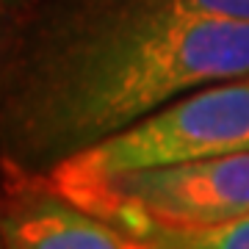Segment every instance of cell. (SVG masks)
Segmentation results:
<instances>
[{
	"mask_svg": "<svg viewBox=\"0 0 249 249\" xmlns=\"http://www.w3.org/2000/svg\"><path fill=\"white\" fill-rule=\"evenodd\" d=\"M50 191L136 238L150 230L205 227L249 211V150Z\"/></svg>",
	"mask_w": 249,
	"mask_h": 249,
	"instance_id": "obj_3",
	"label": "cell"
},
{
	"mask_svg": "<svg viewBox=\"0 0 249 249\" xmlns=\"http://www.w3.org/2000/svg\"><path fill=\"white\" fill-rule=\"evenodd\" d=\"M155 6L163 11H178V14L249 22V0H155Z\"/></svg>",
	"mask_w": 249,
	"mask_h": 249,
	"instance_id": "obj_6",
	"label": "cell"
},
{
	"mask_svg": "<svg viewBox=\"0 0 249 249\" xmlns=\"http://www.w3.org/2000/svg\"><path fill=\"white\" fill-rule=\"evenodd\" d=\"M0 249H3V238H0Z\"/></svg>",
	"mask_w": 249,
	"mask_h": 249,
	"instance_id": "obj_7",
	"label": "cell"
},
{
	"mask_svg": "<svg viewBox=\"0 0 249 249\" xmlns=\"http://www.w3.org/2000/svg\"><path fill=\"white\" fill-rule=\"evenodd\" d=\"M142 241L152 249H249V211L205 227L150 230Z\"/></svg>",
	"mask_w": 249,
	"mask_h": 249,
	"instance_id": "obj_5",
	"label": "cell"
},
{
	"mask_svg": "<svg viewBox=\"0 0 249 249\" xmlns=\"http://www.w3.org/2000/svg\"><path fill=\"white\" fill-rule=\"evenodd\" d=\"M3 249H152L50 188H22L0 213Z\"/></svg>",
	"mask_w": 249,
	"mask_h": 249,
	"instance_id": "obj_4",
	"label": "cell"
},
{
	"mask_svg": "<svg viewBox=\"0 0 249 249\" xmlns=\"http://www.w3.org/2000/svg\"><path fill=\"white\" fill-rule=\"evenodd\" d=\"M249 75V22L100 9L0 61V166L42 178L175 97Z\"/></svg>",
	"mask_w": 249,
	"mask_h": 249,
	"instance_id": "obj_1",
	"label": "cell"
},
{
	"mask_svg": "<svg viewBox=\"0 0 249 249\" xmlns=\"http://www.w3.org/2000/svg\"><path fill=\"white\" fill-rule=\"evenodd\" d=\"M249 150V75L186 91L36 178L50 188Z\"/></svg>",
	"mask_w": 249,
	"mask_h": 249,
	"instance_id": "obj_2",
	"label": "cell"
}]
</instances>
